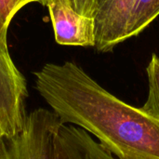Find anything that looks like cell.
<instances>
[{
	"label": "cell",
	"instance_id": "6da1fadb",
	"mask_svg": "<svg viewBox=\"0 0 159 159\" xmlns=\"http://www.w3.org/2000/svg\"><path fill=\"white\" fill-rule=\"evenodd\" d=\"M35 88L62 124L96 137L117 159H159V121L118 99L72 61L47 63Z\"/></svg>",
	"mask_w": 159,
	"mask_h": 159
},
{
	"label": "cell",
	"instance_id": "7a4b0ae2",
	"mask_svg": "<svg viewBox=\"0 0 159 159\" xmlns=\"http://www.w3.org/2000/svg\"><path fill=\"white\" fill-rule=\"evenodd\" d=\"M61 125L52 111L34 110L19 134L0 138V159H54V141Z\"/></svg>",
	"mask_w": 159,
	"mask_h": 159
},
{
	"label": "cell",
	"instance_id": "3957f363",
	"mask_svg": "<svg viewBox=\"0 0 159 159\" xmlns=\"http://www.w3.org/2000/svg\"><path fill=\"white\" fill-rule=\"evenodd\" d=\"M26 81L14 64L8 48L0 44V138H12L24 128Z\"/></svg>",
	"mask_w": 159,
	"mask_h": 159
},
{
	"label": "cell",
	"instance_id": "277c9868",
	"mask_svg": "<svg viewBox=\"0 0 159 159\" xmlns=\"http://www.w3.org/2000/svg\"><path fill=\"white\" fill-rule=\"evenodd\" d=\"M136 0H98L94 16L95 48L110 52L128 39L130 15Z\"/></svg>",
	"mask_w": 159,
	"mask_h": 159
},
{
	"label": "cell",
	"instance_id": "5b68a950",
	"mask_svg": "<svg viewBox=\"0 0 159 159\" xmlns=\"http://www.w3.org/2000/svg\"><path fill=\"white\" fill-rule=\"evenodd\" d=\"M47 7L55 40L59 45L95 47V21L93 18L77 13L61 0H50Z\"/></svg>",
	"mask_w": 159,
	"mask_h": 159
},
{
	"label": "cell",
	"instance_id": "8992f818",
	"mask_svg": "<svg viewBox=\"0 0 159 159\" xmlns=\"http://www.w3.org/2000/svg\"><path fill=\"white\" fill-rule=\"evenodd\" d=\"M54 159H116L86 130L62 124L54 141Z\"/></svg>",
	"mask_w": 159,
	"mask_h": 159
},
{
	"label": "cell",
	"instance_id": "52a82bcc",
	"mask_svg": "<svg viewBox=\"0 0 159 159\" xmlns=\"http://www.w3.org/2000/svg\"><path fill=\"white\" fill-rule=\"evenodd\" d=\"M159 16V0H136L133 7L127 37L140 34Z\"/></svg>",
	"mask_w": 159,
	"mask_h": 159
},
{
	"label": "cell",
	"instance_id": "ba28073f",
	"mask_svg": "<svg viewBox=\"0 0 159 159\" xmlns=\"http://www.w3.org/2000/svg\"><path fill=\"white\" fill-rule=\"evenodd\" d=\"M148 78V96L140 107L143 112L159 121V57L153 54L146 67Z\"/></svg>",
	"mask_w": 159,
	"mask_h": 159
},
{
	"label": "cell",
	"instance_id": "9c48e42d",
	"mask_svg": "<svg viewBox=\"0 0 159 159\" xmlns=\"http://www.w3.org/2000/svg\"><path fill=\"white\" fill-rule=\"evenodd\" d=\"M32 2L37 0H0V44L7 47V34L10 21L16 13Z\"/></svg>",
	"mask_w": 159,
	"mask_h": 159
},
{
	"label": "cell",
	"instance_id": "30bf717a",
	"mask_svg": "<svg viewBox=\"0 0 159 159\" xmlns=\"http://www.w3.org/2000/svg\"><path fill=\"white\" fill-rule=\"evenodd\" d=\"M77 13L93 18L95 16L98 0H61Z\"/></svg>",
	"mask_w": 159,
	"mask_h": 159
},
{
	"label": "cell",
	"instance_id": "8fae6325",
	"mask_svg": "<svg viewBox=\"0 0 159 159\" xmlns=\"http://www.w3.org/2000/svg\"><path fill=\"white\" fill-rule=\"evenodd\" d=\"M49 1H50V0H37L38 3H40L41 5H44V6H47V5L48 4Z\"/></svg>",
	"mask_w": 159,
	"mask_h": 159
}]
</instances>
